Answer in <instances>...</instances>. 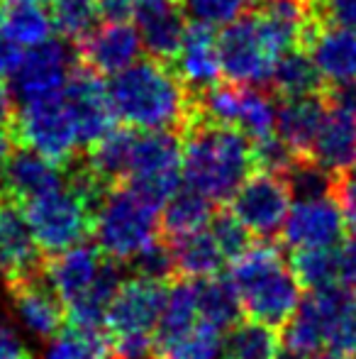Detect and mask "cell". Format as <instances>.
Wrapping results in <instances>:
<instances>
[{"instance_id": "cell-1", "label": "cell", "mask_w": 356, "mask_h": 359, "mask_svg": "<svg viewBox=\"0 0 356 359\" xmlns=\"http://www.w3.org/2000/svg\"><path fill=\"white\" fill-rule=\"evenodd\" d=\"M259 169L254 142L239 130L190 110L180 130V171L185 186L215 205L229 203L239 186Z\"/></svg>"}, {"instance_id": "cell-2", "label": "cell", "mask_w": 356, "mask_h": 359, "mask_svg": "<svg viewBox=\"0 0 356 359\" xmlns=\"http://www.w3.org/2000/svg\"><path fill=\"white\" fill-rule=\"evenodd\" d=\"M108 95L115 118L132 130H173L180 135L193 110L190 90L159 59H137L110 76Z\"/></svg>"}, {"instance_id": "cell-3", "label": "cell", "mask_w": 356, "mask_h": 359, "mask_svg": "<svg viewBox=\"0 0 356 359\" xmlns=\"http://www.w3.org/2000/svg\"><path fill=\"white\" fill-rule=\"evenodd\" d=\"M232 262L229 281L247 318L269 327H283L303 301V286L278 247L262 240V245H252Z\"/></svg>"}, {"instance_id": "cell-4", "label": "cell", "mask_w": 356, "mask_h": 359, "mask_svg": "<svg viewBox=\"0 0 356 359\" xmlns=\"http://www.w3.org/2000/svg\"><path fill=\"white\" fill-rule=\"evenodd\" d=\"M159 232V210L149 205L129 186H113L98 201L93 213L95 247L108 259L129 264Z\"/></svg>"}, {"instance_id": "cell-5", "label": "cell", "mask_w": 356, "mask_h": 359, "mask_svg": "<svg viewBox=\"0 0 356 359\" xmlns=\"http://www.w3.org/2000/svg\"><path fill=\"white\" fill-rule=\"evenodd\" d=\"M93 213L95 203L71 181L24 203V215L44 255H59L86 242L93 235Z\"/></svg>"}, {"instance_id": "cell-6", "label": "cell", "mask_w": 356, "mask_h": 359, "mask_svg": "<svg viewBox=\"0 0 356 359\" xmlns=\"http://www.w3.org/2000/svg\"><path fill=\"white\" fill-rule=\"evenodd\" d=\"M180 135L173 130L134 133L124 186L142 196L149 205L162 210V205L180 189Z\"/></svg>"}, {"instance_id": "cell-7", "label": "cell", "mask_w": 356, "mask_h": 359, "mask_svg": "<svg viewBox=\"0 0 356 359\" xmlns=\"http://www.w3.org/2000/svg\"><path fill=\"white\" fill-rule=\"evenodd\" d=\"M10 125H13L15 142L34 149L37 154L62 166L73 164L83 154L64 93L13 108Z\"/></svg>"}, {"instance_id": "cell-8", "label": "cell", "mask_w": 356, "mask_h": 359, "mask_svg": "<svg viewBox=\"0 0 356 359\" xmlns=\"http://www.w3.org/2000/svg\"><path fill=\"white\" fill-rule=\"evenodd\" d=\"M78 67L76 47L66 44V39H47V42L29 47L20 57L17 67L8 76V98L13 108L37 100H47L62 95Z\"/></svg>"}, {"instance_id": "cell-9", "label": "cell", "mask_w": 356, "mask_h": 359, "mask_svg": "<svg viewBox=\"0 0 356 359\" xmlns=\"http://www.w3.org/2000/svg\"><path fill=\"white\" fill-rule=\"evenodd\" d=\"M200 115L220 125L244 133L254 144H262L276 135V103L257 86L215 83L213 88L193 95Z\"/></svg>"}, {"instance_id": "cell-10", "label": "cell", "mask_w": 356, "mask_h": 359, "mask_svg": "<svg viewBox=\"0 0 356 359\" xmlns=\"http://www.w3.org/2000/svg\"><path fill=\"white\" fill-rule=\"evenodd\" d=\"M218 52L225 79L239 86H269L278 62V54L271 47L257 13L242 15L234 22L225 25L218 34Z\"/></svg>"}, {"instance_id": "cell-11", "label": "cell", "mask_w": 356, "mask_h": 359, "mask_svg": "<svg viewBox=\"0 0 356 359\" xmlns=\"http://www.w3.org/2000/svg\"><path fill=\"white\" fill-rule=\"evenodd\" d=\"M290 203H293V194L285 176L269 169L254 171L229 201L232 213L239 217V222L252 235L266 242L280 235L285 217L290 213Z\"/></svg>"}, {"instance_id": "cell-12", "label": "cell", "mask_w": 356, "mask_h": 359, "mask_svg": "<svg viewBox=\"0 0 356 359\" xmlns=\"http://www.w3.org/2000/svg\"><path fill=\"white\" fill-rule=\"evenodd\" d=\"M310 159L337 179L356 169V83L327 88V115Z\"/></svg>"}, {"instance_id": "cell-13", "label": "cell", "mask_w": 356, "mask_h": 359, "mask_svg": "<svg viewBox=\"0 0 356 359\" xmlns=\"http://www.w3.org/2000/svg\"><path fill=\"white\" fill-rule=\"evenodd\" d=\"M166 281L144 279L134 274L124 279L113 296L105 316V330L113 337L120 335H154L166 301Z\"/></svg>"}, {"instance_id": "cell-14", "label": "cell", "mask_w": 356, "mask_h": 359, "mask_svg": "<svg viewBox=\"0 0 356 359\" xmlns=\"http://www.w3.org/2000/svg\"><path fill=\"white\" fill-rule=\"evenodd\" d=\"M64 100L76 125L78 144L86 151L95 142L115 130V113L110 105L108 86L100 81V76L78 64L64 88Z\"/></svg>"}, {"instance_id": "cell-15", "label": "cell", "mask_w": 356, "mask_h": 359, "mask_svg": "<svg viewBox=\"0 0 356 359\" xmlns=\"http://www.w3.org/2000/svg\"><path fill=\"white\" fill-rule=\"evenodd\" d=\"M5 286H8L15 316L29 335H34L37 340H49L66 325V308L44 276V269L39 274L10 281Z\"/></svg>"}, {"instance_id": "cell-16", "label": "cell", "mask_w": 356, "mask_h": 359, "mask_svg": "<svg viewBox=\"0 0 356 359\" xmlns=\"http://www.w3.org/2000/svg\"><path fill=\"white\" fill-rule=\"evenodd\" d=\"M347 220L334 196L298 201L290 208L280 230L290 250L305 247H337L347 235Z\"/></svg>"}, {"instance_id": "cell-17", "label": "cell", "mask_w": 356, "mask_h": 359, "mask_svg": "<svg viewBox=\"0 0 356 359\" xmlns=\"http://www.w3.org/2000/svg\"><path fill=\"white\" fill-rule=\"evenodd\" d=\"M44 252L27 222L20 203L0 196V276L5 284L39 274L44 269Z\"/></svg>"}, {"instance_id": "cell-18", "label": "cell", "mask_w": 356, "mask_h": 359, "mask_svg": "<svg viewBox=\"0 0 356 359\" xmlns=\"http://www.w3.org/2000/svg\"><path fill=\"white\" fill-rule=\"evenodd\" d=\"M69 166H62L47 156L37 154L34 149L20 147L10 154L8 164L0 171V196L27 203L39 196H47L52 191L66 186Z\"/></svg>"}, {"instance_id": "cell-19", "label": "cell", "mask_w": 356, "mask_h": 359, "mask_svg": "<svg viewBox=\"0 0 356 359\" xmlns=\"http://www.w3.org/2000/svg\"><path fill=\"white\" fill-rule=\"evenodd\" d=\"M78 64L98 76H115L134 64L142 52V39L134 25L105 22L76 44Z\"/></svg>"}, {"instance_id": "cell-20", "label": "cell", "mask_w": 356, "mask_h": 359, "mask_svg": "<svg viewBox=\"0 0 356 359\" xmlns=\"http://www.w3.org/2000/svg\"><path fill=\"white\" fill-rule=\"evenodd\" d=\"M134 20L142 49L164 64L173 62L190 27L183 5L178 0H137Z\"/></svg>"}, {"instance_id": "cell-21", "label": "cell", "mask_w": 356, "mask_h": 359, "mask_svg": "<svg viewBox=\"0 0 356 359\" xmlns=\"http://www.w3.org/2000/svg\"><path fill=\"white\" fill-rule=\"evenodd\" d=\"M327 115V88L322 93L283 95L276 103V137L295 156H310Z\"/></svg>"}, {"instance_id": "cell-22", "label": "cell", "mask_w": 356, "mask_h": 359, "mask_svg": "<svg viewBox=\"0 0 356 359\" xmlns=\"http://www.w3.org/2000/svg\"><path fill=\"white\" fill-rule=\"evenodd\" d=\"M173 72L180 79V83L190 90V95H198L203 90L213 88L218 83L220 74V52H218V37L213 27L193 22L185 32L180 49L173 59Z\"/></svg>"}, {"instance_id": "cell-23", "label": "cell", "mask_w": 356, "mask_h": 359, "mask_svg": "<svg viewBox=\"0 0 356 359\" xmlns=\"http://www.w3.org/2000/svg\"><path fill=\"white\" fill-rule=\"evenodd\" d=\"M105 264V255L90 242H81L76 247L52 255V259L44 262V276L54 291L59 293L64 308L81 298L90 286L95 284L100 269Z\"/></svg>"}, {"instance_id": "cell-24", "label": "cell", "mask_w": 356, "mask_h": 359, "mask_svg": "<svg viewBox=\"0 0 356 359\" xmlns=\"http://www.w3.org/2000/svg\"><path fill=\"white\" fill-rule=\"evenodd\" d=\"M305 49L327 88L356 83V29L320 25Z\"/></svg>"}, {"instance_id": "cell-25", "label": "cell", "mask_w": 356, "mask_h": 359, "mask_svg": "<svg viewBox=\"0 0 356 359\" xmlns=\"http://www.w3.org/2000/svg\"><path fill=\"white\" fill-rule=\"evenodd\" d=\"M169 242L173 259V271L180 279H208V276H218L222 269L225 259L222 250L215 242L213 232L200 227V230L185 232L176 237H164Z\"/></svg>"}, {"instance_id": "cell-26", "label": "cell", "mask_w": 356, "mask_h": 359, "mask_svg": "<svg viewBox=\"0 0 356 359\" xmlns=\"http://www.w3.org/2000/svg\"><path fill=\"white\" fill-rule=\"evenodd\" d=\"M54 18L42 0H3L0 3V34L15 47H37L52 39Z\"/></svg>"}, {"instance_id": "cell-27", "label": "cell", "mask_w": 356, "mask_h": 359, "mask_svg": "<svg viewBox=\"0 0 356 359\" xmlns=\"http://www.w3.org/2000/svg\"><path fill=\"white\" fill-rule=\"evenodd\" d=\"M198 320L200 316H198V286H195V279L173 281L166 291L162 318H159V325L154 330V352L162 350L169 342H173L176 337H180Z\"/></svg>"}, {"instance_id": "cell-28", "label": "cell", "mask_w": 356, "mask_h": 359, "mask_svg": "<svg viewBox=\"0 0 356 359\" xmlns=\"http://www.w3.org/2000/svg\"><path fill=\"white\" fill-rule=\"evenodd\" d=\"M269 88H273V93L278 98H283V95L322 93L327 86H325L322 76H320L308 49L295 47L278 57L273 74H271Z\"/></svg>"}, {"instance_id": "cell-29", "label": "cell", "mask_w": 356, "mask_h": 359, "mask_svg": "<svg viewBox=\"0 0 356 359\" xmlns=\"http://www.w3.org/2000/svg\"><path fill=\"white\" fill-rule=\"evenodd\" d=\"M215 203H210L205 196H200L193 189H178L166 203L162 205V217H159V232L162 237H176L185 232L200 230L213 217Z\"/></svg>"}, {"instance_id": "cell-30", "label": "cell", "mask_w": 356, "mask_h": 359, "mask_svg": "<svg viewBox=\"0 0 356 359\" xmlns=\"http://www.w3.org/2000/svg\"><path fill=\"white\" fill-rule=\"evenodd\" d=\"M195 286H198L200 320L210 323L222 332L232 330L242 320V303L229 279L208 276V279H195Z\"/></svg>"}, {"instance_id": "cell-31", "label": "cell", "mask_w": 356, "mask_h": 359, "mask_svg": "<svg viewBox=\"0 0 356 359\" xmlns=\"http://www.w3.org/2000/svg\"><path fill=\"white\" fill-rule=\"evenodd\" d=\"M110 340L105 327L64 325L57 335L49 337L39 359H108Z\"/></svg>"}, {"instance_id": "cell-32", "label": "cell", "mask_w": 356, "mask_h": 359, "mask_svg": "<svg viewBox=\"0 0 356 359\" xmlns=\"http://www.w3.org/2000/svg\"><path fill=\"white\" fill-rule=\"evenodd\" d=\"M290 269H293L298 284L303 288H310V291L337 286V281L342 279V250H337V247L293 250Z\"/></svg>"}, {"instance_id": "cell-33", "label": "cell", "mask_w": 356, "mask_h": 359, "mask_svg": "<svg viewBox=\"0 0 356 359\" xmlns=\"http://www.w3.org/2000/svg\"><path fill=\"white\" fill-rule=\"evenodd\" d=\"M278 352L280 340L276 335V327L252 318L239 320L225 337V355L229 359H276Z\"/></svg>"}, {"instance_id": "cell-34", "label": "cell", "mask_w": 356, "mask_h": 359, "mask_svg": "<svg viewBox=\"0 0 356 359\" xmlns=\"http://www.w3.org/2000/svg\"><path fill=\"white\" fill-rule=\"evenodd\" d=\"M162 359H222L225 332L205 320H198L190 330L154 352Z\"/></svg>"}, {"instance_id": "cell-35", "label": "cell", "mask_w": 356, "mask_h": 359, "mask_svg": "<svg viewBox=\"0 0 356 359\" xmlns=\"http://www.w3.org/2000/svg\"><path fill=\"white\" fill-rule=\"evenodd\" d=\"M54 29L64 39L81 42L98 27V5L95 0H54Z\"/></svg>"}, {"instance_id": "cell-36", "label": "cell", "mask_w": 356, "mask_h": 359, "mask_svg": "<svg viewBox=\"0 0 356 359\" xmlns=\"http://www.w3.org/2000/svg\"><path fill=\"white\" fill-rule=\"evenodd\" d=\"M210 232L222 250L225 259H237L252 247V232L239 222L232 210H215L210 217Z\"/></svg>"}, {"instance_id": "cell-37", "label": "cell", "mask_w": 356, "mask_h": 359, "mask_svg": "<svg viewBox=\"0 0 356 359\" xmlns=\"http://www.w3.org/2000/svg\"><path fill=\"white\" fill-rule=\"evenodd\" d=\"M329 352L356 359V303L347 296L332 313L327 325V345Z\"/></svg>"}, {"instance_id": "cell-38", "label": "cell", "mask_w": 356, "mask_h": 359, "mask_svg": "<svg viewBox=\"0 0 356 359\" xmlns=\"http://www.w3.org/2000/svg\"><path fill=\"white\" fill-rule=\"evenodd\" d=\"M254 0H185L183 8L193 18V22L215 29L242 18Z\"/></svg>"}, {"instance_id": "cell-39", "label": "cell", "mask_w": 356, "mask_h": 359, "mask_svg": "<svg viewBox=\"0 0 356 359\" xmlns=\"http://www.w3.org/2000/svg\"><path fill=\"white\" fill-rule=\"evenodd\" d=\"M132 271L137 276L144 279H154V281H166L171 279L176 271H173V259H171V250H169V242L162 235L154 242H149L132 262H129Z\"/></svg>"}, {"instance_id": "cell-40", "label": "cell", "mask_w": 356, "mask_h": 359, "mask_svg": "<svg viewBox=\"0 0 356 359\" xmlns=\"http://www.w3.org/2000/svg\"><path fill=\"white\" fill-rule=\"evenodd\" d=\"M310 13L322 25L356 29V0H310Z\"/></svg>"}, {"instance_id": "cell-41", "label": "cell", "mask_w": 356, "mask_h": 359, "mask_svg": "<svg viewBox=\"0 0 356 359\" xmlns=\"http://www.w3.org/2000/svg\"><path fill=\"white\" fill-rule=\"evenodd\" d=\"M0 359H34L20 330L5 318H0Z\"/></svg>"}, {"instance_id": "cell-42", "label": "cell", "mask_w": 356, "mask_h": 359, "mask_svg": "<svg viewBox=\"0 0 356 359\" xmlns=\"http://www.w3.org/2000/svg\"><path fill=\"white\" fill-rule=\"evenodd\" d=\"M334 198H337L339 208H342L347 227L352 230V235H356V169L337 179Z\"/></svg>"}, {"instance_id": "cell-43", "label": "cell", "mask_w": 356, "mask_h": 359, "mask_svg": "<svg viewBox=\"0 0 356 359\" xmlns=\"http://www.w3.org/2000/svg\"><path fill=\"white\" fill-rule=\"evenodd\" d=\"M98 15L105 22H127L134 15L137 0H95Z\"/></svg>"}, {"instance_id": "cell-44", "label": "cell", "mask_w": 356, "mask_h": 359, "mask_svg": "<svg viewBox=\"0 0 356 359\" xmlns=\"http://www.w3.org/2000/svg\"><path fill=\"white\" fill-rule=\"evenodd\" d=\"M342 281L352 301L356 303V235L342 250Z\"/></svg>"}, {"instance_id": "cell-45", "label": "cell", "mask_w": 356, "mask_h": 359, "mask_svg": "<svg viewBox=\"0 0 356 359\" xmlns=\"http://www.w3.org/2000/svg\"><path fill=\"white\" fill-rule=\"evenodd\" d=\"M20 57H22L20 47H15L10 39H5L0 34V76H10V72L17 67Z\"/></svg>"}, {"instance_id": "cell-46", "label": "cell", "mask_w": 356, "mask_h": 359, "mask_svg": "<svg viewBox=\"0 0 356 359\" xmlns=\"http://www.w3.org/2000/svg\"><path fill=\"white\" fill-rule=\"evenodd\" d=\"M13 151H15L13 125H10V118H3V115H0V171H3L5 164H8Z\"/></svg>"}, {"instance_id": "cell-47", "label": "cell", "mask_w": 356, "mask_h": 359, "mask_svg": "<svg viewBox=\"0 0 356 359\" xmlns=\"http://www.w3.org/2000/svg\"><path fill=\"white\" fill-rule=\"evenodd\" d=\"M0 115L3 118H13V105H10L8 88L3 86V81H0Z\"/></svg>"}, {"instance_id": "cell-48", "label": "cell", "mask_w": 356, "mask_h": 359, "mask_svg": "<svg viewBox=\"0 0 356 359\" xmlns=\"http://www.w3.org/2000/svg\"><path fill=\"white\" fill-rule=\"evenodd\" d=\"M310 359H347V357H342V355H334V352H329V355H313Z\"/></svg>"}, {"instance_id": "cell-49", "label": "cell", "mask_w": 356, "mask_h": 359, "mask_svg": "<svg viewBox=\"0 0 356 359\" xmlns=\"http://www.w3.org/2000/svg\"><path fill=\"white\" fill-rule=\"evenodd\" d=\"M257 5H266V3H276V0H254ZM300 3H308V8H310V0H300Z\"/></svg>"}, {"instance_id": "cell-50", "label": "cell", "mask_w": 356, "mask_h": 359, "mask_svg": "<svg viewBox=\"0 0 356 359\" xmlns=\"http://www.w3.org/2000/svg\"><path fill=\"white\" fill-rule=\"evenodd\" d=\"M147 359H162V357H157V355H154V357H147Z\"/></svg>"}, {"instance_id": "cell-51", "label": "cell", "mask_w": 356, "mask_h": 359, "mask_svg": "<svg viewBox=\"0 0 356 359\" xmlns=\"http://www.w3.org/2000/svg\"><path fill=\"white\" fill-rule=\"evenodd\" d=\"M108 359H118V357H108Z\"/></svg>"}, {"instance_id": "cell-52", "label": "cell", "mask_w": 356, "mask_h": 359, "mask_svg": "<svg viewBox=\"0 0 356 359\" xmlns=\"http://www.w3.org/2000/svg\"><path fill=\"white\" fill-rule=\"evenodd\" d=\"M0 3H3V0H0Z\"/></svg>"}, {"instance_id": "cell-53", "label": "cell", "mask_w": 356, "mask_h": 359, "mask_svg": "<svg viewBox=\"0 0 356 359\" xmlns=\"http://www.w3.org/2000/svg\"><path fill=\"white\" fill-rule=\"evenodd\" d=\"M42 3H44V0H42Z\"/></svg>"}]
</instances>
